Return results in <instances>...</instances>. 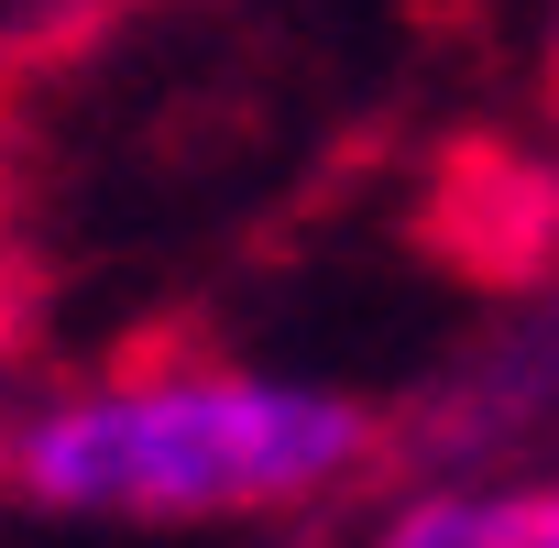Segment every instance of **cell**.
I'll return each instance as SVG.
<instances>
[{"instance_id":"obj_1","label":"cell","mask_w":559,"mask_h":548,"mask_svg":"<svg viewBox=\"0 0 559 548\" xmlns=\"http://www.w3.org/2000/svg\"><path fill=\"white\" fill-rule=\"evenodd\" d=\"M395 428L319 384H263L198 341H132L0 439V483L45 515H297L373 483Z\"/></svg>"},{"instance_id":"obj_2","label":"cell","mask_w":559,"mask_h":548,"mask_svg":"<svg viewBox=\"0 0 559 548\" xmlns=\"http://www.w3.org/2000/svg\"><path fill=\"white\" fill-rule=\"evenodd\" d=\"M395 537H417V548H439V537H461V548L537 537V548H559V493H548V483H526V493H483V504H406V515H395Z\"/></svg>"},{"instance_id":"obj_3","label":"cell","mask_w":559,"mask_h":548,"mask_svg":"<svg viewBox=\"0 0 559 548\" xmlns=\"http://www.w3.org/2000/svg\"><path fill=\"white\" fill-rule=\"evenodd\" d=\"M537 99H548V121H559V12H548V67H537Z\"/></svg>"},{"instance_id":"obj_4","label":"cell","mask_w":559,"mask_h":548,"mask_svg":"<svg viewBox=\"0 0 559 548\" xmlns=\"http://www.w3.org/2000/svg\"><path fill=\"white\" fill-rule=\"evenodd\" d=\"M0 330H12V297H0Z\"/></svg>"}]
</instances>
